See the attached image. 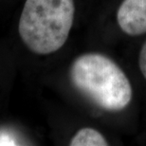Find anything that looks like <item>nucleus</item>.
Masks as SVG:
<instances>
[{
	"label": "nucleus",
	"instance_id": "obj_1",
	"mask_svg": "<svg viewBox=\"0 0 146 146\" xmlns=\"http://www.w3.org/2000/svg\"><path fill=\"white\" fill-rule=\"evenodd\" d=\"M69 77L81 94L104 110H123L132 100V86L125 73L103 54L86 53L76 58Z\"/></svg>",
	"mask_w": 146,
	"mask_h": 146
},
{
	"label": "nucleus",
	"instance_id": "obj_6",
	"mask_svg": "<svg viewBox=\"0 0 146 146\" xmlns=\"http://www.w3.org/2000/svg\"><path fill=\"white\" fill-rule=\"evenodd\" d=\"M139 69H141L142 75H143V77L146 80V41L143 44V46H142L141 52H139Z\"/></svg>",
	"mask_w": 146,
	"mask_h": 146
},
{
	"label": "nucleus",
	"instance_id": "obj_2",
	"mask_svg": "<svg viewBox=\"0 0 146 146\" xmlns=\"http://www.w3.org/2000/svg\"><path fill=\"white\" fill-rule=\"evenodd\" d=\"M74 14V0H27L20 16V37L34 53H53L68 40Z\"/></svg>",
	"mask_w": 146,
	"mask_h": 146
},
{
	"label": "nucleus",
	"instance_id": "obj_4",
	"mask_svg": "<svg viewBox=\"0 0 146 146\" xmlns=\"http://www.w3.org/2000/svg\"><path fill=\"white\" fill-rule=\"evenodd\" d=\"M69 144L71 146H106L108 142L99 131L84 127L75 134Z\"/></svg>",
	"mask_w": 146,
	"mask_h": 146
},
{
	"label": "nucleus",
	"instance_id": "obj_3",
	"mask_svg": "<svg viewBox=\"0 0 146 146\" xmlns=\"http://www.w3.org/2000/svg\"><path fill=\"white\" fill-rule=\"evenodd\" d=\"M117 20L121 31L136 36L146 33V0H123L119 6Z\"/></svg>",
	"mask_w": 146,
	"mask_h": 146
},
{
	"label": "nucleus",
	"instance_id": "obj_5",
	"mask_svg": "<svg viewBox=\"0 0 146 146\" xmlns=\"http://www.w3.org/2000/svg\"><path fill=\"white\" fill-rule=\"evenodd\" d=\"M15 135L7 130H0V145H18Z\"/></svg>",
	"mask_w": 146,
	"mask_h": 146
}]
</instances>
